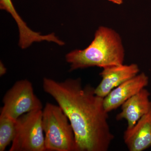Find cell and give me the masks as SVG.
<instances>
[{"instance_id":"cell-1","label":"cell","mask_w":151,"mask_h":151,"mask_svg":"<svg viewBox=\"0 0 151 151\" xmlns=\"http://www.w3.org/2000/svg\"><path fill=\"white\" fill-rule=\"evenodd\" d=\"M42 87L56 101L70 122L75 135L76 151H107L114 136L108 123L104 98L95 94L81 78L58 81L44 78Z\"/></svg>"},{"instance_id":"cell-2","label":"cell","mask_w":151,"mask_h":151,"mask_svg":"<svg viewBox=\"0 0 151 151\" xmlns=\"http://www.w3.org/2000/svg\"><path fill=\"white\" fill-rule=\"evenodd\" d=\"M125 50L122 37L111 28L100 26L94 40L83 50H76L65 55L70 70L91 67L104 68L124 64Z\"/></svg>"},{"instance_id":"cell-3","label":"cell","mask_w":151,"mask_h":151,"mask_svg":"<svg viewBox=\"0 0 151 151\" xmlns=\"http://www.w3.org/2000/svg\"><path fill=\"white\" fill-rule=\"evenodd\" d=\"M42 123L46 151H76L73 128L59 105L46 103Z\"/></svg>"},{"instance_id":"cell-4","label":"cell","mask_w":151,"mask_h":151,"mask_svg":"<svg viewBox=\"0 0 151 151\" xmlns=\"http://www.w3.org/2000/svg\"><path fill=\"white\" fill-rule=\"evenodd\" d=\"M42 109L23 114L16 122L14 137L9 151H46Z\"/></svg>"},{"instance_id":"cell-5","label":"cell","mask_w":151,"mask_h":151,"mask_svg":"<svg viewBox=\"0 0 151 151\" xmlns=\"http://www.w3.org/2000/svg\"><path fill=\"white\" fill-rule=\"evenodd\" d=\"M0 116L16 121L25 113L42 109L41 102L34 92L32 83L27 79L17 81L3 98Z\"/></svg>"},{"instance_id":"cell-6","label":"cell","mask_w":151,"mask_h":151,"mask_svg":"<svg viewBox=\"0 0 151 151\" xmlns=\"http://www.w3.org/2000/svg\"><path fill=\"white\" fill-rule=\"evenodd\" d=\"M139 66L135 63L113 65L103 68L100 74L102 80L95 88V94L105 98L113 89L139 74Z\"/></svg>"},{"instance_id":"cell-7","label":"cell","mask_w":151,"mask_h":151,"mask_svg":"<svg viewBox=\"0 0 151 151\" xmlns=\"http://www.w3.org/2000/svg\"><path fill=\"white\" fill-rule=\"evenodd\" d=\"M148 83L147 76L141 73L120 84L104 98L105 111L109 113L122 106L128 99L145 88Z\"/></svg>"},{"instance_id":"cell-8","label":"cell","mask_w":151,"mask_h":151,"mask_svg":"<svg viewBox=\"0 0 151 151\" xmlns=\"http://www.w3.org/2000/svg\"><path fill=\"white\" fill-rule=\"evenodd\" d=\"M150 92L144 88L127 100L122 105V111L116 116L117 121L125 119L127 129L132 128L151 108Z\"/></svg>"},{"instance_id":"cell-9","label":"cell","mask_w":151,"mask_h":151,"mask_svg":"<svg viewBox=\"0 0 151 151\" xmlns=\"http://www.w3.org/2000/svg\"><path fill=\"white\" fill-rule=\"evenodd\" d=\"M124 142L130 151H143L151 146V108L134 126L127 129Z\"/></svg>"},{"instance_id":"cell-10","label":"cell","mask_w":151,"mask_h":151,"mask_svg":"<svg viewBox=\"0 0 151 151\" xmlns=\"http://www.w3.org/2000/svg\"><path fill=\"white\" fill-rule=\"evenodd\" d=\"M16 122L7 116H0V151L5 150L13 140L15 134Z\"/></svg>"},{"instance_id":"cell-11","label":"cell","mask_w":151,"mask_h":151,"mask_svg":"<svg viewBox=\"0 0 151 151\" xmlns=\"http://www.w3.org/2000/svg\"><path fill=\"white\" fill-rule=\"evenodd\" d=\"M6 72V69L2 63H1V76H2Z\"/></svg>"},{"instance_id":"cell-12","label":"cell","mask_w":151,"mask_h":151,"mask_svg":"<svg viewBox=\"0 0 151 151\" xmlns=\"http://www.w3.org/2000/svg\"><path fill=\"white\" fill-rule=\"evenodd\" d=\"M112 2V3L120 5L122 4L124 0H108Z\"/></svg>"}]
</instances>
